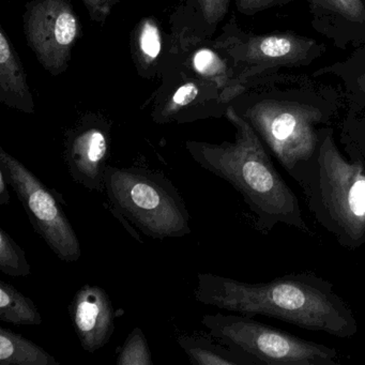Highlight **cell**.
<instances>
[{"label": "cell", "mask_w": 365, "mask_h": 365, "mask_svg": "<svg viewBox=\"0 0 365 365\" xmlns=\"http://www.w3.org/2000/svg\"><path fill=\"white\" fill-rule=\"evenodd\" d=\"M309 212L344 249L365 245V161L344 157L331 125L319 132L315 155L294 177Z\"/></svg>", "instance_id": "277c9868"}, {"label": "cell", "mask_w": 365, "mask_h": 365, "mask_svg": "<svg viewBox=\"0 0 365 365\" xmlns=\"http://www.w3.org/2000/svg\"><path fill=\"white\" fill-rule=\"evenodd\" d=\"M200 96L217 98L221 101L219 91L215 85L195 76V78L192 80L183 81L173 91L172 95L166 98L163 103L155 108L153 120L158 123H168L170 121L181 123L185 110L200 102V100H198Z\"/></svg>", "instance_id": "e0dca14e"}, {"label": "cell", "mask_w": 365, "mask_h": 365, "mask_svg": "<svg viewBox=\"0 0 365 365\" xmlns=\"http://www.w3.org/2000/svg\"><path fill=\"white\" fill-rule=\"evenodd\" d=\"M292 1L294 0H235V6L239 14L253 16L273 8L289 5Z\"/></svg>", "instance_id": "d4e9b609"}, {"label": "cell", "mask_w": 365, "mask_h": 365, "mask_svg": "<svg viewBox=\"0 0 365 365\" xmlns=\"http://www.w3.org/2000/svg\"><path fill=\"white\" fill-rule=\"evenodd\" d=\"M117 365H153L148 341L140 327L133 329L119 350Z\"/></svg>", "instance_id": "cb8c5ba5"}, {"label": "cell", "mask_w": 365, "mask_h": 365, "mask_svg": "<svg viewBox=\"0 0 365 365\" xmlns=\"http://www.w3.org/2000/svg\"><path fill=\"white\" fill-rule=\"evenodd\" d=\"M0 271L9 277H27L31 273L26 253L4 228L0 230Z\"/></svg>", "instance_id": "603a6c76"}, {"label": "cell", "mask_w": 365, "mask_h": 365, "mask_svg": "<svg viewBox=\"0 0 365 365\" xmlns=\"http://www.w3.org/2000/svg\"><path fill=\"white\" fill-rule=\"evenodd\" d=\"M93 22L103 24L120 0H82Z\"/></svg>", "instance_id": "484cf974"}, {"label": "cell", "mask_w": 365, "mask_h": 365, "mask_svg": "<svg viewBox=\"0 0 365 365\" xmlns=\"http://www.w3.org/2000/svg\"><path fill=\"white\" fill-rule=\"evenodd\" d=\"M194 294L205 305L250 317L267 316L339 339H349L359 330L356 315L333 284L312 271L262 283L198 273Z\"/></svg>", "instance_id": "7a4b0ae2"}, {"label": "cell", "mask_w": 365, "mask_h": 365, "mask_svg": "<svg viewBox=\"0 0 365 365\" xmlns=\"http://www.w3.org/2000/svg\"><path fill=\"white\" fill-rule=\"evenodd\" d=\"M206 335H181L178 344L194 365H255L249 356Z\"/></svg>", "instance_id": "2e32d148"}, {"label": "cell", "mask_w": 365, "mask_h": 365, "mask_svg": "<svg viewBox=\"0 0 365 365\" xmlns=\"http://www.w3.org/2000/svg\"><path fill=\"white\" fill-rule=\"evenodd\" d=\"M70 316L83 349L93 354L110 341L115 311L108 292L97 285L81 287L70 304Z\"/></svg>", "instance_id": "7c38bea8"}, {"label": "cell", "mask_w": 365, "mask_h": 365, "mask_svg": "<svg viewBox=\"0 0 365 365\" xmlns=\"http://www.w3.org/2000/svg\"><path fill=\"white\" fill-rule=\"evenodd\" d=\"M230 106L292 179L315 155L320 129L332 125L346 106L341 87L282 71L252 81Z\"/></svg>", "instance_id": "6da1fadb"}, {"label": "cell", "mask_w": 365, "mask_h": 365, "mask_svg": "<svg viewBox=\"0 0 365 365\" xmlns=\"http://www.w3.org/2000/svg\"><path fill=\"white\" fill-rule=\"evenodd\" d=\"M106 193L125 227L130 224L149 238H181L191 234V215L170 179L149 168L108 166Z\"/></svg>", "instance_id": "5b68a950"}, {"label": "cell", "mask_w": 365, "mask_h": 365, "mask_svg": "<svg viewBox=\"0 0 365 365\" xmlns=\"http://www.w3.org/2000/svg\"><path fill=\"white\" fill-rule=\"evenodd\" d=\"M23 29L27 44L51 76L67 71L81 36V22L70 0H31Z\"/></svg>", "instance_id": "9c48e42d"}, {"label": "cell", "mask_w": 365, "mask_h": 365, "mask_svg": "<svg viewBox=\"0 0 365 365\" xmlns=\"http://www.w3.org/2000/svg\"><path fill=\"white\" fill-rule=\"evenodd\" d=\"M0 102L25 114L36 112L26 72L3 26H0Z\"/></svg>", "instance_id": "4fadbf2b"}, {"label": "cell", "mask_w": 365, "mask_h": 365, "mask_svg": "<svg viewBox=\"0 0 365 365\" xmlns=\"http://www.w3.org/2000/svg\"><path fill=\"white\" fill-rule=\"evenodd\" d=\"M0 320L16 326H39L42 316L37 305L11 284L0 282Z\"/></svg>", "instance_id": "ffe728a7"}, {"label": "cell", "mask_w": 365, "mask_h": 365, "mask_svg": "<svg viewBox=\"0 0 365 365\" xmlns=\"http://www.w3.org/2000/svg\"><path fill=\"white\" fill-rule=\"evenodd\" d=\"M202 326L220 343L255 361L270 365H336V349L284 332L241 314L202 316Z\"/></svg>", "instance_id": "8992f818"}, {"label": "cell", "mask_w": 365, "mask_h": 365, "mask_svg": "<svg viewBox=\"0 0 365 365\" xmlns=\"http://www.w3.org/2000/svg\"><path fill=\"white\" fill-rule=\"evenodd\" d=\"M312 76L322 78L332 76L341 83L345 98L346 110H365V44L352 51L345 59L334 61L316 70Z\"/></svg>", "instance_id": "9a60e30c"}, {"label": "cell", "mask_w": 365, "mask_h": 365, "mask_svg": "<svg viewBox=\"0 0 365 365\" xmlns=\"http://www.w3.org/2000/svg\"><path fill=\"white\" fill-rule=\"evenodd\" d=\"M187 61L189 70L195 74L196 78L217 87L224 106H230L241 95L232 61L223 52L215 48L212 43L193 50Z\"/></svg>", "instance_id": "5bb4252c"}, {"label": "cell", "mask_w": 365, "mask_h": 365, "mask_svg": "<svg viewBox=\"0 0 365 365\" xmlns=\"http://www.w3.org/2000/svg\"><path fill=\"white\" fill-rule=\"evenodd\" d=\"M163 35L157 20L144 18L133 34L134 58L140 76L151 78L158 70V65L163 55Z\"/></svg>", "instance_id": "ac0fdd59"}, {"label": "cell", "mask_w": 365, "mask_h": 365, "mask_svg": "<svg viewBox=\"0 0 365 365\" xmlns=\"http://www.w3.org/2000/svg\"><path fill=\"white\" fill-rule=\"evenodd\" d=\"M110 150V127L89 121L70 132L65 145V161L70 176L91 191H106V172Z\"/></svg>", "instance_id": "30bf717a"}, {"label": "cell", "mask_w": 365, "mask_h": 365, "mask_svg": "<svg viewBox=\"0 0 365 365\" xmlns=\"http://www.w3.org/2000/svg\"><path fill=\"white\" fill-rule=\"evenodd\" d=\"M232 0H187V11L197 23L198 39H208L227 16Z\"/></svg>", "instance_id": "44dd1931"}, {"label": "cell", "mask_w": 365, "mask_h": 365, "mask_svg": "<svg viewBox=\"0 0 365 365\" xmlns=\"http://www.w3.org/2000/svg\"><path fill=\"white\" fill-rule=\"evenodd\" d=\"M0 364L59 365L58 361L31 339L10 329L0 328Z\"/></svg>", "instance_id": "d6986e66"}, {"label": "cell", "mask_w": 365, "mask_h": 365, "mask_svg": "<svg viewBox=\"0 0 365 365\" xmlns=\"http://www.w3.org/2000/svg\"><path fill=\"white\" fill-rule=\"evenodd\" d=\"M0 170L5 173L34 230L55 255L65 262H78L82 255L80 240L54 191L3 147Z\"/></svg>", "instance_id": "ba28073f"}, {"label": "cell", "mask_w": 365, "mask_h": 365, "mask_svg": "<svg viewBox=\"0 0 365 365\" xmlns=\"http://www.w3.org/2000/svg\"><path fill=\"white\" fill-rule=\"evenodd\" d=\"M339 128V142L348 157L354 155L365 161V110L361 113L346 110Z\"/></svg>", "instance_id": "7402d4cb"}, {"label": "cell", "mask_w": 365, "mask_h": 365, "mask_svg": "<svg viewBox=\"0 0 365 365\" xmlns=\"http://www.w3.org/2000/svg\"><path fill=\"white\" fill-rule=\"evenodd\" d=\"M230 57L241 93L255 78L283 69L307 67L326 53V44L294 31L254 34L243 31L235 18L211 42Z\"/></svg>", "instance_id": "52a82bcc"}, {"label": "cell", "mask_w": 365, "mask_h": 365, "mask_svg": "<svg viewBox=\"0 0 365 365\" xmlns=\"http://www.w3.org/2000/svg\"><path fill=\"white\" fill-rule=\"evenodd\" d=\"M9 185L5 173H4V170H0V205L1 206L9 204L10 194L9 189H8Z\"/></svg>", "instance_id": "4316f807"}, {"label": "cell", "mask_w": 365, "mask_h": 365, "mask_svg": "<svg viewBox=\"0 0 365 365\" xmlns=\"http://www.w3.org/2000/svg\"><path fill=\"white\" fill-rule=\"evenodd\" d=\"M225 117L234 125V142L187 140L185 148L194 161L230 183L254 215V228L268 235L279 224L312 235L296 193L273 164L266 145L232 106Z\"/></svg>", "instance_id": "3957f363"}, {"label": "cell", "mask_w": 365, "mask_h": 365, "mask_svg": "<svg viewBox=\"0 0 365 365\" xmlns=\"http://www.w3.org/2000/svg\"><path fill=\"white\" fill-rule=\"evenodd\" d=\"M314 31L341 51L365 44V0H307Z\"/></svg>", "instance_id": "8fae6325"}]
</instances>
